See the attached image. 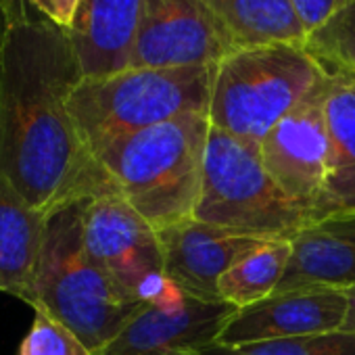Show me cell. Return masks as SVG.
<instances>
[{"label":"cell","mask_w":355,"mask_h":355,"mask_svg":"<svg viewBox=\"0 0 355 355\" xmlns=\"http://www.w3.org/2000/svg\"><path fill=\"white\" fill-rule=\"evenodd\" d=\"M82 78L69 32L44 17L0 38V173L44 214L117 191L67 107Z\"/></svg>","instance_id":"cell-1"},{"label":"cell","mask_w":355,"mask_h":355,"mask_svg":"<svg viewBox=\"0 0 355 355\" xmlns=\"http://www.w3.org/2000/svg\"><path fill=\"white\" fill-rule=\"evenodd\" d=\"M209 125L207 113H189L115 138L94 159L117 193L159 230L195 214Z\"/></svg>","instance_id":"cell-2"},{"label":"cell","mask_w":355,"mask_h":355,"mask_svg":"<svg viewBox=\"0 0 355 355\" xmlns=\"http://www.w3.org/2000/svg\"><path fill=\"white\" fill-rule=\"evenodd\" d=\"M90 199L49 214L36 270V307L73 330L92 355L146 303L128 297L88 255L84 211Z\"/></svg>","instance_id":"cell-3"},{"label":"cell","mask_w":355,"mask_h":355,"mask_svg":"<svg viewBox=\"0 0 355 355\" xmlns=\"http://www.w3.org/2000/svg\"><path fill=\"white\" fill-rule=\"evenodd\" d=\"M216 65L128 67L117 73L82 78L67 101L71 119L90 155L121 136L207 113Z\"/></svg>","instance_id":"cell-4"},{"label":"cell","mask_w":355,"mask_h":355,"mask_svg":"<svg viewBox=\"0 0 355 355\" xmlns=\"http://www.w3.org/2000/svg\"><path fill=\"white\" fill-rule=\"evenodd\" d=\"M326 78L299 44L236 49L214 71L209 123L247 142L261 144L268 132L301 105Z\"/></svg>","instance_id":"cell-5"},{"label":"cell","mask_w":355,"mask_h":355,"mask_svg":"<svg viewBox=\"0 0 355 355\" xmlns=\"http://www.w3.org/2000/svg\"><path fill=\"white\" fill-rule=\"evenodd\" d=\"M193 218L261 241H293L311 224L307 211L266 169L259 144L216 125H209L201 195Z\"/></svg>","instance_id":"cell-6"},{"label":"cell","mask_w":355,"mask_h":355,"mask_svg":"<svg viewBox=\"0 0 355 355\" xmlns=\"http://www.w3.org/2000/svg\"><path fill=\"white\" fill-rule=\"evenodd\" d=\"M84 245L94 263L138 303H150L171 286L157 230L117 191L88 201Z\"/></svg>","instance_id":"cell-7"},{"label":"cell","mask_w":355,"mask_h":355,"mask_svg":"<svg viewBox=\"0 0 355 355\" xmlns=\"http://www.w3.org/2000/svg\"><path fill=\"white\" fill-rule=\"evenodd\" d=\"M234 51L203 0H142L130 67H207Z\"/></svg>","instance_id":"cell-8"},{"label":"cell","mask_w":355,"mask_h":355,"mask_svg":"<svg viewBox=\"0 0 355 355\" xmlns=\"http://www.w3.org/2000/svg\"><path fill=\"white\" fill-rule=\"evenodd\" d=\"M239 307L226 301H203L178 286L146 303L94 355H169L199 351L216 343Z\"/></svg>","instance_id":"cell-9"},{"label":"cell","mask_w":355,"mask_h":355,"mask_svg":"<svg viewBox=\"0 0 355 355\" xmlns=\"http://www.w3.org/2000/svg\"><path fill=\"white\" fill-rule=\"evenodd\" d=\"M326 86L328 73L322 84L301 105L284 115L259 144L266 169L276 184L307 211L309 222H313V211L326 180Z\"/></svg>","instance_id":"cell-10"},{"label":"cell","mask_w":355,"mask_h":355,"mask_svg":"<svg viewBox=\"0 0 355 355\" xmlns=\"http://www.w3.org/2000/svg\"><path fill=\"white\" fill-rule=\"evenodd\" d=\"M347 313V297L334 286H305L274 293L263 301L239 307L214 345L243 347L336 332Z\"/></svg>","instance_id":"cell-11"},{"label":"cell","mask_w":355,"mask_h":355,"mask_svg":"<svg viewBox=\"0 0 355 355\" xmlns=\"http://www.w3.org/2000/svg\"><path fill=\"white\" fill-rule=\"evenodd\" d=\"M165 278L180 291L203 299H220V278L249 251L268 243L236 234L195 218L157 230Z\"/></svg>","instance_id":"cell-12"},{"label":"cell","mask_w":355,"mask_h":355,"mask_svg":"<svg viewBox=\"0 0 355 355\" xmlns=\"http://www.w3.org/2000/svg\"><path fill=\"white\" fill-rule=\"evenodd\" d=\"M305 286H355V214L313 222L291 241V261L276 293Z\"/></svg>","instance_id":"cell-13"},{"label":"cell","mask_w":355,"mask_h":355,"mask_svg":"<svg viewBox=\"0 0 355 355\" xmlns=\"http://www.w3.org/2000/svg\"><path fill=\"white\" fill-rule=\"evenodd\" d=\"M49 214L36 209L0 173V293L36 307V270Z\"/></svg>","instance_id":"cell-14"},{"label":"cell","mask_w":355,"mask_h":355,"mask_svg":"<svg viewBox=\"0 0 355 355\" xmlns=\"http://www.w3.org/2000/svg\"><path fill=\"white\" fill-rule=\"evenodd\" d=\"M142 0H82L69 30L84 78L130 67Z\"/></svg>","instance_id":"cell-15"},{"label":"cell","mask_w":355,"mask_h":355,"mask_svg":"<svg viewBox=\"0 0 355 355\" xmlns=\"http://www.w3.org/2000/svg\"><path fill=\"white\" fill-rule=\"evenodd\" d=\"M328 128L326 180L313 222L355 214V78L328 73L324 98ZM311 222V224H313Z\"/></svg>","instance_id":"cell-16"},{"label":"cell","mask_w":355,"mask_h":355,"mask_svg":"<svg viewBox=\"0 0 355 355\" xmlns=\"http://www.w3.org/2000/svg\"><path fill=\"white\" fill-rule=\"evenodd\" d=\"M236 49L305 44V32L291 0H203Z\"/></svg>","instance_id":"cell-17"},{"label":"cell","mask_w":355,"mask_h":355,"mask_svg":"<svg viewBox=\"0 0 355 355\" xmlns=\"http://www.w3.org/2000/svg\"><path fill=\"white\" fill-rule=\"evenodd\" d=\"M291 261V241H268L241 257L218 284L220 299L247 307L276 293Z\"/></svg>","instance_id":"cell-18"},{"label":"cell","mask_w":355,"mask_h":355,"mask_svg":"<svg viewBox=\"0 0 355 355\" xmlns=\"http://www.w3.org/2000/svg\"><path fill=\"white\" fill-rule=\"evenodd\" d=\"M303 49L326 73L355 78V0H349L330 21L309 34Z\"/></svg>","instance_id":"cell-19"},{"label":"cell","mask_w":355,"mask_h":355,"mask_svg":"<svg viewBox=\"0 0 355 355\" xmlns=\"http://www.w3.org/2000/svg\"><path fill=\"white\" fill-rule=\"evenodd\" d=\"M199 353L201 355H355V334L336 330L326 334H311V336L243 345V347L209 345L205 349H199Z\"/></svg>","instance_id":"cell-20"},{"label":"cell","mask_w":355,"mask_h":355,"mask_svg":"<svg viewBox=\"0 0 355 355\" xmlns=\"http://www.w3.org/2000/svg\"><path fill=\"white\" fill-rule=\"evenodd\" d=\"M19 355H92V351L65 324L34 309V324L21 340Z\"/></svg>","instance_id":"cell-21"},{"label":"cell","mask_w":355,"mask_h":355,"mask_svg":"<svg viewBox=\"0 0 355 355\" xmlns=\"http://www.w3.org/2000/svg\"><path fill=\"white\" fill-rule=\"evenodd\" d=\"M349 0H291L293 11L305 32V36L320 30L326 21H330Z\"/></svg>","instance_id":"cell-22"},{"label":"cell","mask_w":355,"mask_h":355,"mask_svg":"<svg viewBox=\"0 0 355 355\" xmlns=\"http://www.w3.org/2000/svg\"><path fill=\"white\" fill-rule=\"evenodd\" d=\"M32 9H36L44 19L53 21L63 30H71L76 15L80 11L82 0H30Z\"/></svg>","instance_id":"cell-23"},{"label":"cell","mask_w":355,"mask_h":355,"mask_svg":"<svg viewBox=\"0 0 355 355\" xmlns=\"http://www.w3.org/2000/svg\"><path fill=\"white\" fill-rule=\"evenodd\" d=\"M343 293L347 297V313H345L340 330L355 334V286H347V288H343Z\"/></svg>","instance_id":"cell-24"},{"label":"cell","mask_w":355,"mask_h":355,"mask_svg":"<svg viewBox=\"0 0 355 355\" xmlns=\"http://www.w3.org/2000/svg\"><path fill=\"white\" fill-rule=\"evenodd\" d=\"M169 355H201V353L199 351H173Z\"/></svg>","instance_id":"cell-25"},{"label":"cell","mask_w":355,"mask_h":355,"mask_svg":"<svg viewBox=\"0 0 355 355\" xmlns=\"http://www.w3.org/2000/svg\"><path fill=\"white\" fill-rule=\"evenodd\" d=\"M3 26H5V24H3Z\"/></svg>","instance_id":"cell-26"}]
</instances>
